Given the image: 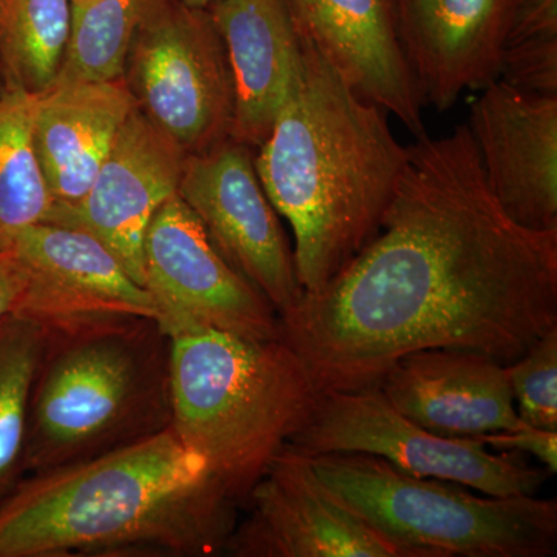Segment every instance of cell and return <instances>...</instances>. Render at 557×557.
Segmentation results:
<instances>
[{"mask_svg": "<svg viewBox=\"0 0 557 557\" xmlns=\"http://www.w3.org/2000/svg\"><path fill=\"white\" fill-rule=\"evenodd\" d=\"M557 329V231L515 222L468 126L418 138L379 234L278 317L321 392L379 387L405 355L479 351L508 366Z\"/></svg>", "mask_w": 557, "mask_h": 557, "instance_id": "1", "label": "cell"}, {"mask_svg": "<svg viewBox=\"0 0 557 557\" xmlns=\"http://www.w3.org/2000/svg\"><path fill=\"white\" fill-rule=\"evenodd\" d=\"M240 508L170 426L25 475L0 502V557L218 556Z\"/></svg>", "mask_w": 557, "mask_h": 557, "instance_id": "2", "label": "cell"}, {"mask_svg": "<svg viewBox=\"0 0 557 557\" xmlns=\"http://www.w3.org/2000/svg\"><path fill=\"white\" fill-rule=\"evenodd\" d=\"M300 46L298 86L255 163L295 234L304 293H313L379 234L409 148L392 134L386 110L357 94L302 36Z\"/></svg>", "mask_w": 557, "mask_h": 557, "instance_id": "3", "label": "cell"}, {"mask_svg": "<svg viewBox=\"0 0 557 557\" xmlns=\"http://www.w3.org/2000/svg\"><path fill=\"white\" fill-rule=\"evenodd\" d=\"M170 338L150 318L46 330L28 405L25 475L170 428Z\"/></svg>", "mask_w": 557, "mask_h": 557, "instance_id": "4", "label": "cell"}, {"mask_svg": "<svg viewBox=\"0 0 557 557\" xmlns=\"http://www.w3.org/2000/svg\"><path fill=\"white\" fill-rule=\"evenodd\" d=\"M170 343L171 426L244 508L321 391L281 336L207 329Z\"/></svg>", "mask_w": 557, "mask_h": 557, "instance_id": "5", "label": "cell"}, {"mask_svg": "<svg viewBox=\"0 0 557 557\" xmlns=\"http://www.w3.org/2000/svg\"><path fill=\"white\" fill-rule=\"evenodd\" d=\"M324 485L366 522L421 557H555L557 502L497 497L417 478L369 454L309 456Z\"/></svg>", "mask_w": 557, "mask_h": 557, "instance_id": "6", "label": "cell"}, {"mask_svg": "<svg viewBox=\"0 0 557 557\" xmlns=\"http://www.w3.org/2000/svg\"><path fill=\"white\" fill-rule=\"evenodd\" d=\"M292 448L307 456L369 454L399 471L460 483L487 496H537L552 474L479 437H443L401 416L379 387L321 392Z\"/></svg>", "mask_w": 557, "mask_h": 557, "instance_id": "7", "label": "cell"}, {"mask_svg": "<svg viewBox=\"0 0 557 557\" xmlns=\"http://www.w3.org/2000/svg\"><path fill=\"white\" fill-rule=\"evenodd\" d=\"M123 76L138 109L188 156L230 137L233 75L208 9L166 0L135 33Z\"/></svg>", "mask_w": 557, "mask_h": 557, "instance_id": "8", "label": "cell"}, {"mask_svg": "<svg viewBox=\"0 0 557 557\" xmlns=\"http://www.w3.org/2000/svg\"><path fill=\"white\" fill-rule=\"evenodd\" d=\"M145 288L170 336L214 329L278 338V314L219 255L193 209L177 196L157 211L143 245Z\"/></svg>", "mask_w": 557, "mask_h": 557, "instance_id": "9", "label": "cell"}, {"mask_svg": "<svg viewBox=\"0 0 557 557\" xmlns=\"http://www.w3.org/2000/svg\"><path fill=\"white\" fill-rule=\"evenodd\" d=\"M178 197L219 255L265 296L278 317L304 295L295 255L256 171L252 148L231 137L186 157Z\"/></svg>", "mask_w": 557, "mask_h": 557, "instance_id": "10", "label": "cell"}, {"mask_svg": "<svg viewBox=\"0 0 557 557\" xmlns=\"http://www.w3.org/2000/svg\"><path fill=\"white\" fill-rule=\"evenodd\" d=\"M223 555L421 557L380 533L324 485L310 457L287 445L247 498Z\"/></svg>", "mask_w": 557, "mask_h": 557, "instance_id": "11", "label": "cell"}, {"mask_svg": "<svg viewBox=\"0 0 557 557\" xmlns=\"http://www.w3.org/2000/svg\"><path fill=\"white\" fill-rule=\"evenodd\" d=\"M9 251L25 271L17 314L33 319L44 330L112 319L157 321L148 289L87 231L61 223H36L14 237Z\"/></svg>", "mask_w": 557, "mask_h": 557, "instance_id": "12", "label": "cell"}, {"mask_svg": "<svg viewBox=\"0 0 557 557\" xmlns=\"http://www.w3.org/2000/svg\"><path fill=\"white\" fill-rule=\"evenodd\" d=\"M188 153L138 108L124 121L89 190L46 222L87 231L145 287L143 245L153 215L177 196Z\"/></svg>", "mask_w": 557, "mask_h": 557, "instance_id": "13", "label": "cell"}, {"mask_svg": "<svg viewBox=\"0 0 557 557\" xmlns=\"http://www.w3.org/2000/svg\"><path fill=\"white\" fill-rule=\"evenodd\" d=\"M483 89L468 127L487 188L519 225L557 231V95Z\"/></svg>", "mask_w": 557, "mask_h": 557, "instance_id": "14", "label": "cell"}, {"mask_svg": "<svg viewBox=\"0 0 557 557\" xmlns=\"http://www.w3.org/2000/svg\"><path fill=\"white\" fill-rule=\"evenodd\" d=\"M515 0H392L395 30L423 104L448 110L498 79Z\"/></svg>", "mask_w": 557, "mask_h": 557, "instance_id": "15", "label": "cell"}, {"mask_svg": "<svg viewBox=\"0 0 557 557\" xmlns=\"http://www.w3.org/2000/svg\"><path fill=\"white\" fill-rule=\"evenodd\" d=\"M379 388L401 416L443 437H483L525 424L507 366L479 351H413L392 366Z\"/></svg>", "mask_w": 557, "mask_h": 557, "instance_id": "16", "label": "cell"}, {"mask_svg": "<svg viewBox=\"0 0 557 557\" xmlns=\"http://www.w3.org/2000/svg\"><path fill=\"white\" fill-rule=\"evenodd\" d=\"M302 38L327 58L364 100L426 137L420 90L395 30L392 0H288Z\"/></svg>", "mask_w": 557, "mask_h": 557, "instance_id": "17", "label": "cell"}, {"mask_svg": "<svg viewBox=\"0 0 557 557\" xmlns=\"http://www.w3.org/2000/svg\"><path fill=\"white\" fill-rule=\"evenodd\" d=\"M234 86L230 137L259 148L298 86L302 46L288 0H218L208 7Z\"/></svg>", "mask_w": 557, "mask_h": 557, "instance_id": "18", "label": "cell"}, {"mask_svg": "<svg viewBox=\"0 0 557 557\" xmlns=\"http://www.w3.org/2000/svg\"><path fill=\"white\" fill-rule=\"evenodd\" d=\"M126 78L53 84L36 95L33 143L54 208L89 190L124 121L137 109Z\"/></svg>", "mask_w": 557, "mask_h": 557, "instance_id": "19", "label": "cell"}, {"mask_svg": "<svg viewBox=\"0 0 557 557\" xmlns=\"http://www.w3.org/2000/svg\"><path fill=\"white\" fill-rule=\"evenodd\" d=\"M69 0H0V81L3 89L39 95L60 73L67 49Z\"/></svg>", "mask_w": 557, "mask_h": 557, "instance_id": "20", "label": "cell"}, {"mask_svg": "<svg viewBox=\"0 0 557 557\" xmlns=\"http://www.w3.org/2000/svg\"><path fill=\"white\" fill-rule=\"evenodd\" d=\"M36 95L0 91V251L22 230L46 222L53 200L33 143Z\"/></svg>", "mask_w": 557, "mask_h": 557, "instance_id": "21", "label": "cell"}, {"mask_svg": "<svg viewBox=\"0 0 557 557\" xmlns=\"http://www.w3.org/2000/svg\"><path fill=\"white\" fill-rule=\"evenodd\" d=\"M166 0H90L72 5L67 49L53 84L121 78L135 33Z\"/></svg>", "mask_w": 557, "mask_h": 557, "instance_id": "22", "label": "cell"}, {"mask_svg": "<svg viewBox=\"0 0 557 557\" xmlns=\"http://www.w3.org/2000/svg\"><path fill=\"white\" fill-rule=\"evenodd\" d=\"M44 346L46 330L33 319L0 321V502L25 478L28 405Z\"/></svg>", "mask_w": 557, "mask_h": 557, "instance_id": "23", "label": "cell"}, {"mask_svg": "<svg viewBox=\"0 0 557 557\" xmlns=\"http://www.w3.org/2000/svg\"><path fill=\"white\" fill-rule=\"evenodd\" d=\"M498 79L516 89L557 95V0H515Z\"/></svg>", "mask_w": 557, "mask_h": 557, "instance_id": "24", "label": "cell"}, {"mask_svg": "<svg viewBox=\"0 0 557 557\" xmlns=\"http://www.w3.org/2000/svg\"><path fill=\"white\" fill-rule=\"evenodd\" d=\"M507 373L522 423L557 431V329L508 364Z\"/></svg>", "mask_w": 557, "mask_h": 557, "instance_id": "25", "label": "cell"}, {"mask_svg": "<svg viewBox=\"0 0 557 557\" xmlns=\"http://www.w3.org/2000/svg\"><path fill=\"white\" fill-rule=\"evenodd\" d=\"M479 438H482L491 449L518 453L534 458L541 467L547 469L549 474H556L557 431H545V429L523 424L516 431L497 432V434L483 435Z\"/></svg>", "mask_w": 557, "mask_h": 557, "instance_id": "26", "label": "cell"}, {"mask_svg": "<svg viewBox=\"0 0 557 557\" xmlns=\"http://www.w3.org/2000/svg\"><path fill=\"white\" fill-rule=\"evenodd\" d=\"M25 289V271L11 251H0V321L17 313Z\"/></svg>", "mask_w": 557, "mask_h": 557, "instance_id": "27", "label": "cell"}, {"mask_svg": "<svg viewBox=\"0 0 557 557\" xmlns=\"http://www.w3.org/2000/svg\"><path fill=\"white\" fill-rule=\"evenodd\" d=\"M180 2L188 7H194V9H208L209 5L218 2V0H180Z\"/></svg>", "mask_w": 557, "mask_h": 557, "instance_id": "28", "label": "cell"}, {"mask_svg": "<svg viewBox=\"0 0 557 557\" xmlns=\"http://www.w3.org/2000/svg\"><path fill=\"white\" fill-rule=\"evenodd\" d=\"M72 5H81V3L90 2V0H69Z\"/></svg>", "mask_w": 557, "mask_h": 557, "instance_id": "29", "label": "cell"}, {"mask_svg": "<svg viewBox=\"0 0 557 557\" xmlns=\"http://www.w3.org/2000/svg\"><path fill=\"white\" fill-rule=\"evenodd\" d=\"M3 90V87H2V81H0V91Z\"/></svg>", "mask_w": 557, "mask_h": 557, "instance_id": "30", "label": "cell"}]
</instances>
